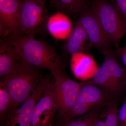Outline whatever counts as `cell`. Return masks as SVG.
Listing matches in <instances>:
<instances>
[{"mask_svg":"<svg viewBox=\"0 0 126 126\" xmlns=\"http://www.w3.org/2000/svg\"><path fill=\"white\" fill-rule=\"evenodd\" d=\"M8 41L14 46L20 60L24 63L38 69H47L52 75L63 70L60 56L47 43L23 36Z\"/></svg>","mask_w":126,"mask_h":126,"instance_id":"6da1fadb","label":"cell"},{"mask_svg":"<svg viewBox=\"0 0 126 126\" xmlns=\"http://www.w3.org/2000/svg\"><path fill=\"white\" fill-rule=\"evenodd\" d=\"M38 69L21 61L10 74L1 79L0 83L11 97L13 110L30 97L44 78Z\"/></svg>","mask_w":126,"mask_h":126,"instance_id":"7a4b0ae2","label":"cell"},{"mask_svg":"<svg viewBox=\"0 0 126 126\" xmlns=\"http://www.w3.org/2000/svg\"><path fill=\"white\" fill-rule=\"evenodd\" d=\"M90 7L113 45L119 48L126 33V22L117 9L107 0H94Z\"/></svg>","mask_w":126,"mask_h":126,"instance_id":"3957f363","label":"cell"},{"mask_svg":"<svg viewBox=\"0 0 126 126\" xmlns=\"http://www.w3.org/2000/svg\"><path fill=\"white\" fill-rule=\"evenodd\" d=\"M46 0H20V23L22 36L34 38L46 26Z\"/></svg>","mask_w":126,"mask_h":126,"instance_id":"277c9868","label":"cell"},{"mask_svg":"<svg viewBox=\"0 0 126 126\" xmlns=\"http://www.w3.org/2000/svg\"><path fill=\"white\" fill-rule=\"evenodd\" d=\"M78 13V21L87 35L89 48H95L102 53L111 49L113 45L111 41L104 31L90 6L86 4Z\"/></svg>","mask_w":126,"mask_h":126,"instance_id":"5b68a950","label":"cell"},{"mask_svg":"<svg viewBox=\"0 0 126 126\" xmlns=\"http://www.w3.org/2000/svg\"><path fill=\"white\" fill-rule=\"evenodd\" d=\"M52 77L54 81L57 112L61 118L75 103L82 84L69 78L64 74V70L53 75Z\"/></svg>","mask_w":126,"mask_h":126,"instance_id":"8992f818","label":"cell"},{"mask_svg":"<svg viewBox=\"0 0 126 126\" xmlns=\"http://www.w3.org/2000/svg\"><path fill=\"white\" fill-rule=\"evenodd\" d=\"M20 0H0V34L2 40H11L22 36Z\"/></svg>","mask_w":126,"mask_h":126,"instance_id":"52a82bcc","label":"cell"},{"mask_svg":"<svg viewBox=\"0 0 126 126\" xmlns=\"http://www.w3.org/2000/svg\"><path fill=\"white\" fill-rule=\"evenodd\" d=\"M58 111L53 78L50 79L34 108L31 126H51Z\"/></svg>","mask_w":126,"mask_h":126,"instance_id":"ba28073f","label":"cell"},{"mask_svg":"<svg viewBox=\"0 0 126 126\" xmlns=\"http://www.w3.org/2000/svg\"><path fill=\"white\" fill-rule=\"evenodd\" d=\"M51 77L45 78L38 87L29 97L15 109L12 110L6 126H31L34 108L41 97Z\"/></svg>","mask_w":126,"mask_h":126,"instance_id":"9c48e42d","label":"cell"},{"mask_svg":"<svg viewBox=\"0 0 126 126\" xmlns=\"http://www.w3.org/2000/svg\"><path fill=\"white\" fill-rule=\"evenodd\" d=\"M70 65L74 77L82 81L92 79L98 68L92 56L85 52L72 55Z\"/></svg>","mask_w":126,"mask_h":126,"instance_id":"30bf717a","label":"cell"},{"mask_svg":"<svg viewBox=\"0 0 126 126\" xmlns=\"http://www.w3.org/2000/svg\"><path fill=\"white\" fill-rule=\"evenodd\" d=\"M87 41L88 43L86 31L78 20L64 43L63 50L71 55L79 52H85L86 50L89 49L87 44Z\"/></svg>","mask_w":126,"mask_h":126,"instance_id":"8fae6325","label":"cell"},{"mask_svg":"<svg viewBox=\"0 0 126 126\" xmlns=\"http://www.w3.org/2000/svg\"><path fill=\"white\" fill-rule=\"evenodd\" d=\"M21 61L14 46L8 40H1L0 48V76L10 74Z\"/></svg>","mask_w":126,"mask_h":126,"instance_id":"7c38bea8","label":"cell"},{"mask_svg":"<svg viewBox=\"0 0 126 126\" xmlns=\"http://www.w3.org/2000/svg\"><path fill=\"white\" fill-rule=\"evenodd\" d=\"M109 95L92 82H90L82 84L76 102L94 107L104 103Z\"/></svg>","mask_w":126,"mask_h":126,"instance_id":"4fadbf2b","label":"cell"},{"mask_svg":"<svg viewBox=\"0 0 126 126\" xmlns=\"http://www.w3.org/2000/svg\"><path fill=\"white\" fill-rule=\"evenodd\" d=\"M102 54L104 57L103 63L107 66L113 82L119 93L126 83V69L119 63L112 49L108 50Z\"/></svg>","mask_w":126,"mask_h":126,"instance_id":"5bb4252c","label":"cell"},{"mask_svg":"<svg viewBox=\"0 0 126 126\" xmlns=\"http://www.w3.org/2000/svg\"><path fill=\"white\" fill-rule=\"evenodd\" d=\"M46 27L52 36L59 39H67L73 29L70 20L60 11L49 17Z\"/></svg>","mask_w":126,"mask_h":126,"instance_id":"9a60e30c","label":"cell"},{"mask_svg":"<svg viewBox=\"0 0 126 126\" xmlns=\"http://www.w3.org/2000/svg\"><path fill=\"white\" fill-rule=\"evenodd\" d=\"M92 79L93 83L108 94L114 95L118 93L104 63H103L101 67H98Z\"/></svg>","mask_w":126,"mask_h":126,"instance_id":"2e32d148","label":"cell"},{"mask_svg":"<svg viewBox=\"0 0 126 126\" xmlns=\"http://www.w3.org/2000/svg\"><path fill=\"white\" fill-rule=\"evenodd\" d=\"M86 0H49L59 11L69 14L78 13L86 4Z\"/></svg>","mask_w":126,"mask_h":126,"instance_id":"e0dca14e","label":"cell"},{"mask_svg":"<svg viewBox=\"0 0 126 126\" xmlns=\"http://www.w3.org/2000/svg\"><path fill=\"white\" fill-rule=\"evenodd\" d=\"M99 116L94 111H90L78 118L62 121L60 126H95Z\"/></svg>","mask_w":126,"mask_h":126,"instance_id":"ac0fdd59","label":"cell"},{"mask_svg":"<svg viewBox=\"0 0 126 126\" xmlns=\"http://www.w3.org/2000/svg\"><path fill=\"white\" fill-rule=\"evenodd\" d=\"M94 107L76 102L72 108L61 117L62 121L81 116L91 111Z\"/></svg>","mask_w":126,"mask_h":126,"instance_id":"d6986e66","label":"cell"},{"mask_svg":"<svg viewBox=\"0 0 126 126\" xmlns=\"http://www.w3.org/2000/svg\"><path fill=\"white\" fill-rule=\"evenodd\" d=\"M118 111L116 103L109 104L106 110L101 115L106 126H119Z\"/></svg>","mask_w":126,"mask_h":126,"instance_id":"ffe728a7","label":"cell"},{"mask_svg":"<svg viewBox=\"0 0 126 126\" xmlns=\"http://www.w3.org/2000/svg\"><path fill=\"white\" fill-rule=\"evenodd\" d=\"M14 103L9 93L1 83H0V113L4 115L9 110L13 109Z\"/></svg>","mask_w":126,"mask_h":126,"instance_id":"44dd1931","label":"cell"},{"mask_svg":"<svg viewBox=\"0 0 126 126\" xmlns=\"http://www.w3.org/2000/svg\"><path fill=\"white\" fill-rule=\"evenodd\" d=\"M112 51L116 58L119 59L126 69V44L123 47L112 49Z\"/></svg>","mask_w":126,"mask_h":126,"instance_id":"7402d4cb","label":"cell"},{"mask_svg":"<svg viewBox=\"0 0 126 126\" xmlns=\"http://www.w3.org/2000/svg\"><path fill=\"white\" fill-rule=\"evenodd\" d=\"M113 3L126 22V0H113Z\"/></svg>","mask_w":126,"mask_h":126,"instance_id":"603a6c76","label":"cell"},{"mask_svg":"<svg viewBox=\"0 0 126 126\" xmlns=\"http://www.w3.org/2000/svg\"><path fill=\"white\" fill-rule=\"evenodd\" d=\"M119 126H126V100L118 111Z\"/></svg>","mask_w":126,"mask_h":126,"instance_id":"cb8c5ba5","label":"cell"},{"mask_svg":"<svg viewBox=\"0 0 126 126\" xmlns=\"http://www.w3.org/2000/svg\"><path fill=\"white\" fill-rule=\"evenodd\" d=\"M95 126H106L103 121L100 119L99 117L97 121Z\"/></svg>","mask_w":126,"mask_h":126,"instance_id":"d4e9b609","label":"cell"},{"mask_svg":"<svg viewBox=\"0 0 126 126\" xmlns=\"http://www.w3.org/2000/svg\"></svg>","mask_w":126,"mask_h":126,"instance_id":"484cf974","label":"cell"}]
</instances>
